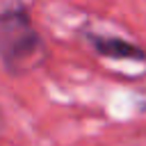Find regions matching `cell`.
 Returning a JSON list of instances; mask_svg holds the SVG:
<instances>
[{"instance_id": "cell-1", "label": "cell", "mask_w": 146, "mask_h": 146, "mask_svg": "<svg viewBox=\"0 0 146 146\" xmlns=\"http://www.w3.org/2000/svg\"><path fill=\"white\" fill-rule=\"evenodd\" d=\"M43 41L27 9L7 7L0 11V62L7 71H23L41 55Z\"/></svg>"}, {"instance_id": "cell-2", "label": "cell", "mask_w": 146, "mask_h": 146, "mask_svg": "<svg viewBox=\"0 0 146 146\" xmlns=\"http://www.w3.org/2000/svg\"><path fill=\"white\" fill-rule=\"evenodd\" d=\"M87 41L89 46L107 57V59H144V50L132 43V41H125V39H119V36H100V34H87Z\"/></svg>"}]
</instances>
